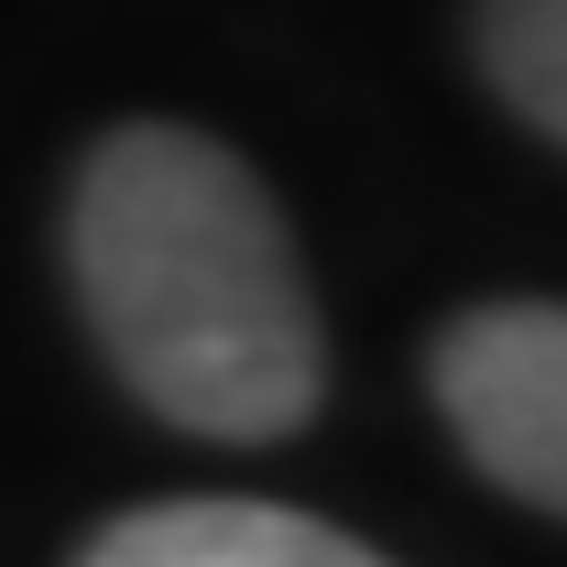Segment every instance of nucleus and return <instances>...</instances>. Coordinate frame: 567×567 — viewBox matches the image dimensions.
I'll list each match as a JSON object with an SVG mask.
<instances>
[{
  "label": "nucleus",
  "mask_w": 567,
  "mask_h": 567,
  "mask_svg": "<svg viewBox=\"0 0 567 567\" xmlns=\"http://www.w3.org/2000/svg\"><path fill=\"white\" fill-rule=\"evenodd\" d=\"M66 295L110 382L208 447H274L328 404V328L274 186L186 121H121L66 186Z\"/></svg>",
  "instance_id": "obj_1"
},
{
  "label": "nucleus",
  "mask_w": 567,
  "mask_h": 567,
  "mask_svg": "<svg viewBox=\"0 0 567 567\" xmlns=\"http://www.w3.org/2000/svg\"><path fill=\"white\" fill-rule=\"evenodd\" d=\"M425 393L492 492L567 524V295H492L425 339Z\"/></svg>",
  "instance_id": "obj_2"
},
{
  "label": "nucleus",
  "mask_w": 567,
  "mask_h": 567,
  "mask_svg": "<svg viewBox=\"0 0 567 567\" xmlns=\"http://www.w3.org/2000/svg\"><path fill=\"white\" fill-rule=\"evenodd\" d=\"M66 567H393V557L360 546L350 524H328V513H295V502L175 492V502L110 513Z\"/></svg>",
  "instance_id": "obj_3"
},
{
  "label": "nucleus",
  "mask_w": 567,
  "mask_h": 567,
  "mask_svg": "<svg viewBox=\"0 0 567 567\" xmlns=\"http://www.w3.org/2000/svg\"><path fill=\"white\" fill-rule=\"evenodd\" d=\"M470 55L502 110L567 153V0H470Z\"/></svg>",
  "instance_id": "obj_4"
}]
</instances>
